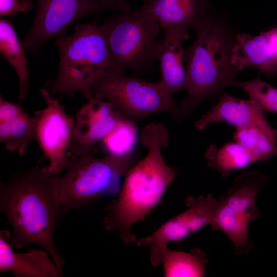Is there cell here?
Listing matches in <instances>:
<instances>
[{
    "label": "cell",
    "instance_id": "cell-26",
    "mask_svg": "<svg viewBox=\"0 0 277 277\" xmlns=\"http://www.w3.org/2000/svg\"><path fill=\"white\" fill-rule=\"evenodd\" d=\"M34 7L31 0H0V15L11 16L26 13Z\"/></svg>",
    "mask_w": 277,
    "mask_h": 277
},
{
    "label": "cell",
    "instance_id": "cell-10",
    "mask_svg": "<svg viewBox=\"0 0 277 277\" xmlns=\"http://www.w3.org/2000/svg\"><path fill=\"white\" fill-rule=\"evenodd\" d=\"M143 6L159 24L165 39L183 42L216 12L211 0H143Z\"/></svg>",
    "mask_w": 277,
    "mask_h": 277
},
{
    "label": "cell",
    "instance_id": "cell-24",
    "mask_svg": "<svg viewBox=\"0 0 277 277\" xmlns=\"http://www.w3.org/2000/svg\"><path fill=\"white\" fill-rule=\"evenodd\" d=\"M137 140L135 122L124 117L101 142L107 155L125 156L134 153Z\"/></svg>",
    "mask_w": 277,
    "mask_h": 277
},
{
    "label": "cell",
    "instance_id": "cell-18",
    "mask_svg": "<svg viewBox=\"0 0 277 277\" xmlns=\"http://www.w3.org/2000/svg\"><path fill=\"white\" fill-rule=\"evenodd\" d=\"M150 258L154 266L163 264L165 277H202L208 263L206 254L198 247L185 252L170 249L167 244L151 246Z\"/></svg>",
    "mask_w": 277,
    "mask_h": 277
},
{
    "label": "cell",
    "instance_id": "cell-22",
    "mask_svg": "<svg viewBox=\"0 0 277 277\" xmlns=\"http://www.w3.org/2000/svg\"><path fill=\"white\" fill-rule=\"evenodd\" d=\"M235 142L250 152L257 162L277 156V129L250 124L236 128Z\"/></svg>",
    "mask_w": 277,
    "mask_h": 277
},
{
    "label": "cell",
    "instance_id": "cell-21",
    "mask_svg": "<svg viewBox=\"0 0 277 277\" xmlns=\"http://www.w3.org/2000/svg\"><path fill=\"white\" fill-rule=\"evenodd\" d=\"M217 201L212 229L220 230L228 236L235 255L249 253L253 245L248 233L250 223L233 212L226 204Z\"/></svg>",
    "mask_w": 277,
    "mask_h": 277
},
{
    "label": "cell",
    "instance_id": "cell-2",
    "mask_svg": "<svg viewBox=\"0 0 277 277\" xmlns=\"http://www.w3.org/2000/svg\"><path fill=\"white\" fill-rule=\"evenodd\" d=\"M140 138L148 152L126 172L117 197L108 206L103 221L105 229L116 231L126 244L136 241L132 226L144 220L157 206L176 174L162 153L169 142L164 125L154 122L147 125Z\"/></svg>",
    "mask_w": 277,
    "mask_h": 277
},
{
    "label": "cell",
    "instance_id": "cell-16",
    "mask_svg": "<svg viewBox=\"0 0 277 277\" xmlns=\"http://www.w3.org/2000/svg\"><path fill=\"white\" fill-rule=\"evenodd\" d=\"M36 118L30 116L21 102L0 97V142L9 151L24 155L35 140Z\"/></svg>",
    "mask_w": 277,
    "mask_h": 277
},
{
    "label": "cell",
    "instance_id": "cell-3",
    "mask_svg": "<svg viewBox=\"0 0 277 277\" xmlns=\"http://www.w3.org/2000/svg\"><path fill=\"white\" fill-rule=\"evenodd\" d=\"M195 32L194 42L184 48L187 94L173 116L179 122L200 103L220 96L240 72L232 63L238 33L225 14L216 12Z\"/></svg>",
    "mask_w": 277,
    "mask_h": 277
},
{
    "label": "cell",
    "instance_id": "cell-13",
    "mask_svg": "<svg viewBox=\"0 0 277 277\" xmlns=\"http://www.w3.org/2000/svg\"><path fill=\"white\" fill-rule=\"evenodd\" d=\"M232 63L240 71L250 67L267 77L277 75V26L254 36L238 33Z\"/></svg>",
    "mask_w": 277,
    "mask_h": 277
},
{
    "label": "cell",
    "instance_id": "cell-23",
    "mask_svg": "<svg viewBox=\"0 0 277 277\" xmlns=\"http://www.w3.org/2000/svg\"><path fill=\"white\" fill-rule=\"evenodd\" d=\"M207 165L222 176H228L232 171L245 168L257 162L253 155L237 142L228 143L221 148L211 144L204 153Z\"/></svg>",
    "mask_w": 277,
    "mask_h": 277
},
{
    "label": "cell",
    "instance_id": "cell-7",
    "mask_svg": "<svg viewBox=\"0 0 277 277\" xmlns=\"http://www.w3.org/2000/svg\"><path fill=\"white\" fill-rule=\"evenodd\" d=\"M91 91L135 122L160 112L173 115L178 109L173 93L161 80L149 82L108 70L95 81Z\"/></svg>",
    "mask_w": 277,
    "mask_h": 277
},
{
    "label": "cell",
    "instance_id": "cell-14",
    "mask_svg": "<svg viewBox=\"0 0 277 277\" xmlns=\"http://www.w3.org/2000/svg\"><path fill=\"white\" fill-rule=\"evenodd\" d=\"M7 230L0 231V272H11L15 277H60V272L46 251L31 249L15 252Z\"/></svg>",
    "mask_w": 277,
    "mask_h": 277
},
{
    "label": "cell",
    "instance_id": "cell-11",
    "mask_svg": "<svg viewBox=\"0 0 277 277\" xmlns=\"http://www.w3.org/2000/svg\"><path fill=\"white\" fill-rule=\"evenodd\" d=\"M109 102L94 96L77 111L69 151L78 156L93 155L101 142L123 118Z\"/></svg>",
    "mask_w": 277,
    "mask_h": 277
},
{
    "label": "cell",
    "instance_id": "cell-25",
    "mask_svg": "<svg viewBox=\"0 0 277 277\" xmlns=\"http://www.w3.org/2000/svg\"><path fill=\"white\" fill-rule=\"evenodd\" d=\"M235 85L245 91L250 100L256 102L264 110L277 113V89L259 78L247 81L234 80Z\"/></svg>",
    "mask_w": 277,
    "mask_h": 277
},
{
    "label": "cell",
    "instance_id": "cell-12",
    "mask_svg": "<svg viewBox=\"0 0 277 277\" xmlns=\"http://www.w3.org/2000/svg\"><path fill=\"white\" fill-rule=\"evenodd\" d=\"M217 203L211 194L187 197L185 211L166 221L151 235L139 239L137 246L157 247L179 242L206 226L212 227Z\"/></svg>",
    "mask_w": 277,
    "mask_h": 277
},
{
    "label": "cell",
    "instance_id": "cell-1",
    "mask_svg": "<svg viewBox=\"0 0 277 277\" xmlns=\"http://www.w3.org/2000/svg\"><path fill=\"white\" fill-rule=\"evenodd\" d=\"M53 173L39 165L19 171L1 184L0 210L12 226L14 249L30 244L43 247L63 275L66 263L54 243V233L66 213L53 184Z\"/></svg>",
    "mask_w": 277,
    "mask_h": 277
},
{
    "label": "cell",
    "instance_id": "cell-20",
    "mask_svg": "<svg viewBox=\"0 0 277 277\" xmlns=\"http://www.w3.org/2000/svg\"><path fill=\"white\" fill-rule=\"evenodd\" d=\"M182 42L164 39L161 41L157 61L160 64L161 78L167 88L172 93L186 89V70Z\"/></svg>",
    "mask_w": 277,
    "mask_h": 277
},
{
    "label": "cell",
    "instance_id": "cell-8",
    "mask_svg": "<svg viewBox=\"0 0 277 277\" xmlns=\"http://www.w3.org/2000/svg\"><path fill=\"white\" fill-rule=\"evenodd\" d=\"M106 10L110 9L101 0H36L33 23L22 43L28 51L36 52L75 22Z\"/></svg>",
    "mask_w": 277,
    "mask_h": 277
},
{
    "label": "cell",
    "instance_id": "cell-9",
    "mask_svg": "<svg viewBox=\"0 0 277 277\" xmlns=\"http://www.w3.org/2000/svg\"><path fill=\"white\" fill-rule=\"evenodd\" d=\"M45 107L34 113L35 138L44 157L49 161V170L54 174L65 168L71 140L74 118L65 111L59 101L53 98L46 87L39 90Z\"/></svg>",
    "mask_w": 277,
    "mask_h": 277
},
{
    "label": "cell",
    "instance_id": "cell-17",
    "mask_svg": "<svg viewBox=\"0 0 277 277\" xmlns=\"http://www.w3.org/2000/svg\"><path fill=\"white\" fill-rule=\"evenodd\" d=\"M268 182L262 172L246 171L234 179L233 186L219 200L227 205L239 216L250 222L261 216L256 206V197L260 190Z\"/></svg>",
    "mask_w": 277,
    "mask_h": 277
},
{
    "label": "cell",
    "instance_id": "cell-6",
    "mask_svg": "<svg viewBox=\"0 0 277 277\" xmlns=\"http://www.w3.org/2000/svg\"><path fill=\"white\" fill-rule=\"evenodd\" d=\"M107 19L104 29L113 71L147 72L154 68L161 41V27L142 6Z\"/></svg>",
    "mask_w": 277,
    "mask_h": 277
},
{
    "label": "cell",
    "instance_id": "cell-15",
    "mask_svg": "<svg viewBox=\"0 0 277 277\" xmlns=\"http://www.w3.org/2000/svg\"><path fill=\"white\" fill-rule=\"evenodd\" d=\"M222 122L236 128L250 124L271 127L264 110L256 102L239 98L225 92L219 96L217 104L195 122V127L202 130L211 123Z\"/></svg>",
    "mask_w": 277,
    "mask_h": 277
},
{
    "label": "cell",
    "instance_id": "cell-5",
    "mask_svg": "<svg viewBox=\"0 0 277 277\" xmlns=\"http://www.w3.org/2000/svg\"><path fill=\"white\" fill-rule=\"evenodd\" d=\"M135 162L134 153L96 158L69 151L65 168L53 176L54 189L65 212L88 208L102 197L118 193L125 174Z\"/></svg>",
    "mask_w": 277,
    "mask_h": 277
},
{
    "label": "cell",
    "instance_id": "cell-4",
    "mask_svg": "<svg viewBox=\"0 0 277 277\" xmlns=\"http://www.w3.org/2000/svg\"><path fill=\"white\" fill-rule=\"evenodd\" d=\"M60 55L56 78L46 86L52 93L73 96L80 92L88 100L95 81L110 68V56L103 25L78 24L71 35L56 38Z\"/></svg>",
    "mask_w": 277,
    "mask_h": 277
},
{
    "label": "cell",
    "instance_id": "cell-27",
    "mask_svg": "<svg viewBox=\"0 0 277 277\" xmlns=\"http://www.w3.org/2000/svg\"><path fill=\"white\" fill-rule=\"evenodd\" d=\"M110 10L122 12L131 9L126 0H101Z\"/></svg>",
    "mask_w": 277,
    "mask_h": 277
},
{
    "label": "cell",
    "instance_id": "cell-19",
    "mask_svg": "<svg viewBox=\"0 0 277 277\" xmlns=\"http://www.w3.org/2000/svg\"><path fill=\"white\" fill-rule=\"evenodd\" d=\"M25 47L17 37L10 22L0 21V52L3 57L13 67L17 74L19 88V102L29 93V78Z\"/></svg>",
    "mask_w": 277,
    "mask_h": 277
}]
</instances>
